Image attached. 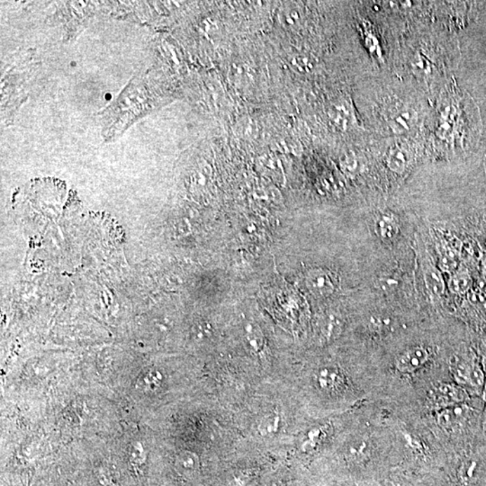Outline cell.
Returning <instances> with one entry per match:
<instances>
[{"mask_svg": "<svg viewBox=\"0 0 486 486\" xmlns=\"http://www.w3.org/2000/svg\"><path fill=\"white\" fill-rule=\"evenodd\" d=\"M437 412V421L440 427L447 433H455L468 423L474 409L468 405L460 404Z\"/></svg>", "mask_w": 486, "mask_h": 486, "instance_id": "7a4b0ae2", "label": "cell"}, {"mask_svg": "<svg viewBox=\"0 0 486 486\" xmlns=\"http://www.w3.org/2000/svg\"><path fill=\"white\" fill-rule=\"evenodd\" d=\"M376 235L383 241H392L398 235L400 225L394 214L382 212L377 214L375 221Z\"/></svg>", "mask_w": 486, "mask_h": 486, "instance_id": "8992f818", "label": "cell"}, {"mask_svg": "<svg viewBox=\"0 0 486 486\" xmlns=\"http://www.w3.org/2000/svg\"><path fill=\"white\" fill-rule=\"evenodd\" d=\"M328 427L322 426L313 428L310 431L308 434H307L305 442L303 443V447H305L306 450L315 449L318 447L319 444L322 442L327 436Z\"/></svg>", "mask_w": 486, "mask_h": 486, "instance_id": "9a60e30c", "label": "cell"}, {"mask_svg": "<svg viewBox=\"0 0 486 486\" xmlns=\"http://www.w3.org/2000/svg\"><path fill=\"white\" fill-rule=\"evenodd\" d=\"M252 478H254V475H252L249 470H247V471L236 473V474L232 476V485L247 486L249 482H251Z\"/></svg>", "mask_w": 486, "mask_h": 486, "instance_id": "d6986e66", "label": "cell"}, {"mask_svg": "<svg viewBox=\"0 0 486 486\" xmlns=\"http://www.w3.org/2000/svg\"><path fill=\"white\" fill-rule=\"evenodd\" d=\"M322 337L325 341H330L337 338L342 330V322L335 315H327L322 318L321 326Z\"/></svg>", "mask_w": 486, "mask_h": 486, "instance_id": "30bf717a", "label": "cell"}, {"mask_svg": "<svg viewBox=\"0 0 486 486\" xmlns=\"http://www.w3.org/2000/svg\"><path fill=\"white\" fill-rule=\"evenodd\" d=\"M370 454L369 446L364 440H356L347 447L345 455L348 461L360 464L369 459Z\"/></svg>", "mask_w": 486, "mask_h": 486, "instance_id": "7c38bea8", "label": "cell"}, {"mask_svg": "<svg viewBox=\"0 0 486 486\" xmlns=\"http://www.w3.org/2000/svg\"><path fill=\"white\" fill-rule=\"evenodd\" d=\"M306 287L313 296L318 297L330 296L336 289L334 275L325 268H313L306 274Z\"/></svg>", "mask_w": 486, "mask_h": 486, "instance_id": "277c9868", "label": "cell"}, {"mask_svg": "<svg viewBox=\"0 0 486 486\" xmlns=\"http://www.w3.org/2000/svg\"><path fill=\"white\" fill-rule=\"evenodd\" d=\"M425 284L433 296L440 297L445 292V282L439 268L428 264L423 271Z\"/></svg>", "mask_w": 486, "mask_h": 486, "instance_id": "ba28073f", "label": "cell"}, {"mask_svg": "<svg viewBox=\"0 0 486 486\" xmlns=\"http://www.w3.org/2000/svg\"><path fill=\"white\" fill-rule=\"evenodd\" d=\"M390 486H411L410 485L406 484V482L404 480H402V479H393V480L390 481Z\"/></svg>", "mask_w": 486, "mask_h": 486, "instance_id": "44dd1931", "label": "cell"}, {"mask_svg": "<svg viewBox=\"0 0 486 486\" xmlns=\"http://www.w3.org/2000/svg\"><path fill=\"white\" fill-rule=\"evenodd\" d=\"M162 376L159 372H147L143 379H140V386L148 390V391H155L161 386Z\"/></svg>", "mask_w": 486, "mask_h": 486, "instance_id": "e0dca14e", "label": "cell"}, {"mask_svg": "<svg viewBox=\"0 0 486 486\" xmlns=\"http://www.w3.org/2000/svg\"><path fill=\"white\" fill-rule=\"evenodd\" d=\"M175 466L180 475L185 476V478H192L199 471V457L194 452H181L176 457Z\"/></svg>", "mask_w": 486, "mask_h": 486, "instance_id": "52a82bcc", "label": "cell"}, {"mask_svg": "<svg viewBox=\"0 0 486 486\" xmlns=\"http://www.w3.org/2000/svg\"><path fill=\"white\" fill-rule=\"evenodd\" d=\"M468 395L461 386L456 383H440L431 390L428 402L436 411L442 410L449 406L466 404Z\"/></svg>", "mask_w": 486, "mask_h": 486, "instance_id": "6da1fadb", "label": "cell"}, {"mask_svg": "<svg viewBox=\"0 0 486 486\" xmlns=\"http://www.w3.org/2000/svg\"><path fill=\"white\" fill-rule=\"evenodd\" d=\"M472 286V277L469 270L466 267L457 268L450 277L449 287L453 293L463 295L470 289Z\"/></svg>", "mask_w": 486, "mask_h": 486, "instance_id": "9c48e42d", "label": "cell"}, {"mask_svg": "<svg viewBox=\"0 0 486 486\" xmlns=\"http://www.w3.org/2000/svg\"><path fill=\"white\" fill-rule=\"evenodd\" d=\"M246 339H247L249 346L252 350L258 353L263 346V335L258 327H254L251 324L246 328Z\"/></svg>", "mask_w": 486, "mask_h": 486, "instance_id": "2e32d148", "label": "cell"}, {"mask_svg": "<svg viewBox=\"0 0 486 486\" xmlns=\"http://www.w3.org/2000/svg\"><path fill=\"white\" fill-rule=\"evenodd\" d=\"M261 486H282L280 482L277 480H268L263 482Z\"/></svg>", "mask_w": 486, "mask_h": 486, "instance_id": "7402d4cb", "label": "cell"}, {"mask_svg": "<svg viewBox=\"0 0 486 486\" xmlns=\"http://www.w3.org/2000/svg\"><path fill=\"white\" fill-rule=\"evenodd\" d=\"M473 367H474L473 364L459 359H452V363H450L452 376L459 383H469L470 374H471Z\"/></svg>", "mask_w": 486, "mask_h": 486, "instance_id": "5bb4252c", "label": "cell"}, {"mask_svg": "<svg viewBox=\"0 0 486 486\" xmlns=\"http://www.w3.org/2000/svg\"><path fill=\"white\" fill-rule=\"evenodd\" d=\"M409 162L410 157L402 147H395L388 153V167L396 173H402L407 168Z\"/></svg>", "mask_w": 486, "mask_h": 486, "instance_id": "8fae6325", "label": "cell"}, {"mask_svg": "<svg viewBox=\"0 0 486 486\" xmlns=\"http://www.w3.org/2000/svg\"><path fill=\"white\" fill-rule=\"evenodd\" d=\"M145 459V452H143L142 445L137 444V445L133 446L132 452H131V462H132L133 466H142Z\"/></svg>", "mask_w": 486, "mask_h": 486, "instance_id": "ffe728a7", "label": "cell"}, {"mask_svg": "<svg viewBox=\"0 0 486 486\" xmlns=\"http://www.w3.org/2000/svg\"><path fill=\"white\" fill-rule=\"evenodd\" d=\"M430 357L431 351L426 347L421 345L411 347L396 357L395 369L402 374H414L423 367Z\"/></svg>", "mask_w": 486, "mask_h": 486, "instance_id": "3957f363", "label": "cell"}, {"mask_svg": "<svg viewBox=\"0 0 486 486\" xmlns=\"http://www.w3.org/2000/svg\"><path fill=\"white\" fill-rule=\"evenodd\" d=\"M316 382L322 391L335 393L343 388L345 377L336 367H324L316 375Z\"/></svg>", "mask_w": 486, "mask_h": 486, "instance_id": "5b68a950", "label": "cell"}, {"mask_svg": "<svg viewBox=\"0 0 486 486\" xmlns=\"http://www.w3.org/2000/svg\"><path fill=\"white\" fill-rule=\"evenodd\" d=\"M280 427V416L277 412H270L264 415L258 423V431L263 437L276 434Z\"/></svg>", "mask_w": 486, "mask_h": 486, "instance_id": "4fadbf2b", "label": "cell"}, {"mask_svg": "<svg viewBox=\"0 0 486 486\" xmlns=\"http://www.w3.org/2000/svg\"><path fill=\"white\" fill-rule=\"evenodd\" d=\"M398 284L399 281L398 278L394 276H388H388L381 277L377 280L376 287H379L380 290L386 291V292L388 291L389 292V291L395 290L398 287Z\"/></svg>", "mask_w": 486, "mask_h": 486, "instance_id": "ac0fdd59", "label": "cell"}]
</instances>
